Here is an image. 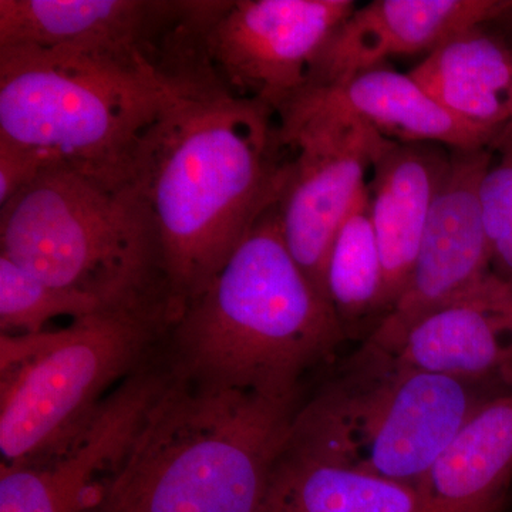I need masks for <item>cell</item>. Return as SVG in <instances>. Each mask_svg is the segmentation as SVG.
I'll return each instance as SVG.
<instances>
[{"instance_id": "8fae6325", "label": "cell", "mask_w": 512, "mask_h": 512, "mask_svg": "<svg viewBox=\"0 0 512 512\" xmlns=\"http://www.w3.org/2000/svg\"><path fill=\"white\" fill-rule=\"evenodd\" d=\"M493 160V148L451 150L409 282L357 355H386L417 320L493 271L480 195Z\"/></svg>"}, {"instance_id": "52a82bcc", "label": "cell", "mask_w": 512, "mask_h": 512, "mask_svg": "<svg viewBox=\"0 0 512 512\" xmlns=\"http://www.w3.org/2000/svg\"><path fill=\"white\" fill-rule=\"evenodd\" d=\"M170 326L161 313L104 309L40 332L35 355L2 373V466L39 456L79 429L114 383L143 367L148 349Z\"/></svg>"}, {"instance_id": "5bb4252c", "label": "cell", "mask_w": 512, "mask_h": 512, "mask_svg": "<svg viewBox=\"0 0 512 512\" xmlns=\"http://www.w3.org/2000/svg\"><path fill=\"white\" fill-rule=\"evenodd\" d=\"M511 5L512 0H375L356 6L320 50L306 89L345 82L392 57L427 56L451 36L493 23Z\"/></svg>"}, {"instance_id": "9a60e30c", "label": "cell", "mask_w": 512, "mask_h": 512, "mask_svg": "<svg viewBox=\"0 0 512 512\" xmlns=\"http://www.w3.org/2000/svg\"><path fill=\"white\" fill-rule=\"evenodd\" d=\"M450 158L451 148L441 144L390 141L373 165L370 215L383 266L382 319L392 312L412 275Z\"/></svg>"}, {"instance_id": "5b68a950", "label": "cell", "mask_w": 512, "mask_h": 512, "mask_svg": "<svg viewBox=\"0 0 512 512\" xmlns=\"http://www.w3.org/2000/svg\"><path fill=\"white\" fill-rule=\"evenodd\" d=\"M197 87L140 52L5 47L0 136L56 163L131 180L148 130L175 97Z\"/></svg>"}, {"instance_id": "3957f363", "label": "cell", "mask_w": 512, "mask_h": 512, "mask_svg": "<svg viewBox=\"0 0 512 512\" xmlns=\"http://www.w3.org/2000/svg\"><path fill=\"white\" fill-rule=\"evenodd\" d=\"M296 410L174 375L99 512H258Z\"/></svg>"}, {"instance_id": "7c38bea8", "label": "cell", "mask_w": 512, "mask_h": 512, "mask_svg": "<svg viewBox=\"0 0 512 512\" xmlns=\"http://www.w3.org/2000/svg\"><path fill=\"white\" fill-rule=\"evenodd\" d=\"M195 35V2L0 0V49L140 52L177 72Z\"/></svg>"}, {"instance_id": "ba28073f", "label": "cell", "mask_w": 512, "mask_h": 512, "mask_svg": "<svg viewBox=\"0 0 512 512\" xmlns=\"http://www.w3.org/2000/svg\"><path fill=\"white\" fill-rule=\"evenodd\" d=\"M278 119L282 141L293 154L278 201L282 235L303 274L328 298L333 241L392 140L338 110L289 107Z\"/></svg>"}, {"instance_id": "44dd1931", "label": "cell", "mask_w": 512, "mask_h": 512, "mask_svg": "<svg viewBox=\"0 0 512 512\" xmlns=\"http://www.w3.org/2000/svg\"><path fill=\"white\" fill-rule=\"evenodd\" d=\"M107 309L92 296L47 284L22 266L0 255V329L32 335L59 316L84 318ZM113 311V309H111Z\"/></svg>"}, {"instance_id": "e0dca14e", "label": "cell", "mask_w": 512, "mask_h": 512, "mask_svg": "<svg viewBox=\"0 0 512 512\" xmlns=\"http://www.w3.org/2000/svg\"><path fill=\"white\" fill-rule=\"evenodd\" d=\"M409 74L444 110L495 141L510 123L512 42L493 23L451 36Z\"/></svg>"}, {"instance_id": "7402d4cb", "label": "cell", "mask_w": 512, "mask_h": 512, "mask_svg": "<svg viewBox=\"0 0 512 512\" xmlns=\"http://www.w3.org/2000/svg\"><path fill=\"white\" fill-rule=\"evenodd\" d=\"M493 150L498 160L491 163L481 184V207L491 269L512 282V133L505 128Z\"/></svg>"}, {"instance_id": "d4e9b609", "label": "cell", "mask_w": 512, "mask_h": 512, "mask_svg": "<svg viewBox=\"0 0 512 512\" xmlns=\"http://www.w3.org/2000/svg\"><path fill=\"white\" fill-rule=\"evenodd\" d=\"M507 130L512 133V94H511V106H510V123H508Z\"/></svg>"}, {"instance_id": "277c9868", "label": "cell", "mask_w": 512, "mask_h": 512, "mask_svg": "<svg viewBox=\"0 0 512 512\" xmlns=\"http://www.w3.org/2000/svg\"><path fill=\"white\" fill-rule=\"evenodd\" d=\"M0 255L107 309L173 323L156 222L131 180L50 164L0 208Z\"/></svg>"}, {"instance_id": "d6986e66", "label": "cell", "mask_w": 512, "mask_h": 512, "mask_svg": "<svg viewBox=\"0 0 512 512\" xmlns=\"http://www.w3.org/2000/svg\"><path fill=\"white\" fill-rule=\"evenodd\" d=\"M258 512H421L419 490L284 448Z\"/></svg>"}, {"instance_id": "9c48e42d", "label": "cell", "mask_w": 512, "mask_h": 512, "mask_svg": "<svg viewBox=\"0 0 512 512\" xmlns=\"http://www.w3.org/2000/svg\"><path fill=\"white\" fill-rule=\"evenodd\" d=\"M171 372L143 366L55 447L2 466L0 512H99Z\"/></svg>"}, {"instance_id": "ffe728a7", "label": "cell", "mask_w": 512, "mask_h": 512, "mask_svg": "<svg viewBox=\"0 0 512 512\" xmlns=\"http://www.w3.org/2000/svg\"><path fill=\"white\" fill-rule=\"evenodd\" d=\"M326 295L348 333L349 326L383 316V266L372 215L370 188L360 192L340 225L326 266ZM373 328V329H375Z\"/></svg>"}, {"instance_id": "ac0fdd59", "label": "cell", "mask_w": 512, "mask_h": 512, "mask_svg": "<svg viewBox=\"0 0 512 512\" xmlns=\"http://www.w3.org/2000/svg\"><path fill=\"white\" fill-rule=\"evenodd\" d=\"M512 484V390L478 407L417 487L421 512H497Z\"/></svg>"}, {"instance_id": "7a4b0ae2", "label": "cell", "mask_w": 512, "mask_h": 512, "mask_svg": "<svg viewBox=\"0 0 512 512\" xmlns=\"http://www.w3.org/2000/svg\"><path fill=\"white\" fill-rule=\"evenodd\" d=\"M278 201L171 325L181 379L295 403L305 373L348 336L286 247Z\"/></svg>"}, {"instance_id": "8992f818", "label": "cell", "mask_w": 512, "mask_h": 512, "mask_svg": "<svg viewBox=\"0 0 512 512\" xmlns=\"http://www.w3.org/2000/svg\"><path fill=\"white\" fill-rule=\"evenodd\" d=\"M497 394L355 356L346 375L296 410L286 448L417 488L478 407Z\"/></svg>"}, {"instance_id": "603a6c76", "label": "cell", "mask_w": 512, "mask_h": 512, "mask_svg": "<svg viewBox=\"0 0 512 512\" xmlns=\"http://www.w3.org/2000/svg\"><path fill=\"white\" fill-rule=\"evenodd\" d=\"M53 163L43 151L0 136V208Z\"/></svg>"}, {"instance_id": "30bf717a", "label": "cell", "mask_w": 512, "mask_h": 512, "mask_svg": "<svg viewBox=\"0 0 512 512\" xmlns=\"http://www.w3.org/2000/svg\"><path fill=\"white\" fill-rule=\"evenodd\" d=\"M353 0L220 2L205 37L215 72L231 92L276 116L306 89L313 63Z\"/></svg>"}, {"instance_id": "4fadbf2b", "label": "cell", "mask_w": 512, "mask_h": 512, "mask_svg": "<svg viewBox=\"0 0 512 512\" xmlns=\"http://www.w3.org/2000/svg\"><path fill=\"white\" fill-rule=\"evenodd\" d=\"M512 390V282L491 271L404 333L390 352L360 356Z\"/></svg>"}, {"instance_id": "cb8c5ba5", "label": "cell", "mask_w": 512, "mask_h": 512, "mask_svg": "<svg viewBox=\"0 0 512 512\" xmlns=\"http://www.w3.org/2000/svg\"><path fill=\"white\" fill-rule=\"evenodd\" d=\"M493 25L495 28L503 32L505 36L512 42V5L510 8L505 10L503 15L500 16L497 20H494Z\"/></svg>"}, {"instance_id": "2e32d148", "label": "cell", "mask_w": 512, "mask_h": 512, "mask_svg": "<svg viewBox=\"0 0 512 512\" xmlns=\"http://www.w3.org/2000/svg\"><path fill=\"white\" fill-rule=\"evenodd\" d=\"M289 107L342 111L397 143H436L451 150L493 148L495 144L494 137L444 110L409 73L386 66L333 86L303 90L284 110Z\"/></svg>"}, {"instance_id": "6da1fadb", "label": "cell", "mask_w": 512, "mask_h": 512, "mask_svg": "<svg viewBox=\"0 0 512 512\" xmlns=\"http://www.w3.org/2000/svg\"><path fill=\"white\" fill-rule=\"evenodd\" d=\"M288 153L275 111L222 82L175 97L148 130L131 181L156 222L173 323L279 200Z\"/></svg>"}]
</instances>
